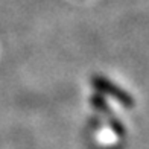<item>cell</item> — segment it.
Returning <instances> with one entry per match:
<instances>
[{"label":"cell","mask_w":149,"mask_h":149,"mask_svg":"<svg viewBox=\"0 0 149 149\" xmlns=\"http://www.w3.org/2000/svg\"><path fill=\"white\" fill-rule=\"evenodd\" d=\"M93 82H94V87H96L99 91H102L104 94H108V96H113L114 99H117L120 104L128 105V107H131V105L134 104L130 94L125 93L122 88H119V87L113 85L108 79H104V78H94Z\"/></svg>","instance_id":"obj_1"}]
</instances>
